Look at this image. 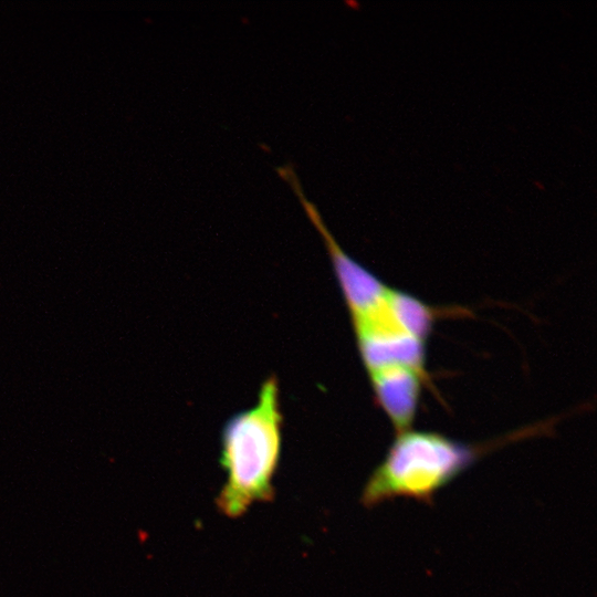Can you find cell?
Listing matches in <instances>:
<instances>
[{
	"instance_id": "cell-1",
	"label": "cell",
	"mask_w": 597,
	"mask_h": 597,
	"mask_svg": "<svg viewBox=\"0 0 597 597\" xmlns=\"http://www.w3.org/2000/svg\"><path fill=\"white\" fill-rule=\"evenodd\" d=\"M531 433L534 430L525 429L483 443H469L438 431L415 428L396 433L383 461L369 475L360 501L367 507L397 498L432 504L438 491L482 457Z\"/></svg>"
},
{
	"instance_id": "cell-2",
	"label": "cell",
	"mask_w": 597,
	"mask_h": 597,
	"mask_svg": "<svg viewBox=\"0 0 597 597\" xmlns=\"http://www.w3.org/2000/svg\"><path fill=\"white\" fill-rule=\"evenodd\" d=\"M282 413L275 378L265 380L256 404L229 419L222 431L220 463L226 482L217 506L239 517L258 502L273 496V478L282 446Z\"/></svg>"
}]
</instances>
